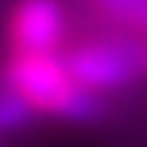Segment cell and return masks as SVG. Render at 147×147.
Instances as JSON below:
<instances>
[{
  "mask_svg": "<svg viewBox=\"0 0 147 147\" xmlns=\"http://www.w3.org/2000/svg\"><path fill=\"white\" fill-rule=\"evenodd\" d=\"M141 63H144V78H147V39H141Z\"/></svg>",
  "mask_w": 147,
  "mask_h": 147,
  "instance_id": "6",
  "label": "cell"
},
{
  "mask_svg": "<svg viewBox=\"0 0 147 147\" xmlns=\"http://www.w3.org/2000/svg\"><path fill=\"white\" fill-rule=\"evenodd\" d=\"M90 6L111 24L147 39V0H90Z\"/></svg>",
  "mask_w": 147,
  "mask_h": 147,
  "instance_id": "4",
  "label": "cell"
},
{
  "mask_svg": "<svg viewBox=\"0 0 147 147\" xmlns=\"http://www.w3.org/2000/svg\"><path fill=\"white\" fill-rule=\"evenodd\" d=\"M0 81L9 84L36 117L90 123L102 114V96L84 90L72 78L63 54H6Z\"/></svg>",
  "mask_w": 147,
  "mask_h": 147,
  "instance_id": "1",
  "label": "cell"
},
{
  "mask_svg": "<svg viewBox=\"0 0 147 147\" xmlns=\"http://www.w3.org/2000/svg\"><path fill=\"white\" fill-rule=\"evenodd\" d=\"M36 120V114L27 108L21 96L9 87V84L0 81V135H12V132H21Z\"/></svg>",
  "mask_w": 147,
  "mask_h": 147,
  "instance_id": "5",
  "label": "cell"
},
{
  "mask_svg": "<svg viewBox=\"0 0 147 147\" xmlns=\"http://www.w3.org/2000/svg\"><path fill=\"white\" fill-rule=\"evenodd\" d=\"M60 54H63V63L69 66L72 78L96 96L117 93L144 78L141 39L138 36L87 39V42L69 45Z\"/></svg>",
  "mask_w": 147,
  "mask_h": 147,
  "instance_id": "2",
  "label": "cell"
},
{
  "mask_svg": "<svg viewBox=\"0 0 147 147\" xmlns=\"http://www.w3.org/2000/svg\"><path fill=\"white\" fill-rule=\"evenodd\" d=\"M66 42L63 0H15L6 12V54H60Z\"/></svg>",
  "mask_w": 147,
  "mask_h": 147,
  "instance_id": "3",
  "label": "cell"
}]
</instances>
